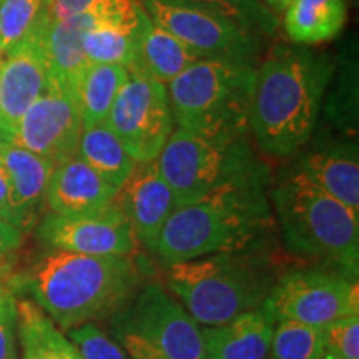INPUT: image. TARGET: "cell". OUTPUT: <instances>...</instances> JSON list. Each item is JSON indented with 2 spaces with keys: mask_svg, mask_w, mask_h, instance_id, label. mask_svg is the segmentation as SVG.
<instances>
[{
  "mask_svg": "<svg viewBox=\"0 0 359 359\" xmlns=\"http://www.w3.org/2000/svg\"><path fill=\"white\" fill-rule=\"evenodd\" d=\"M333 65L306 47H280L255 70L248 130L259 150L275 158L298 154L311 138Z\"/></svg>",
  "mask_w": 359,
  "mask_h": 359,
  "instance_id": "1",
  "label": "cell"
},
{
  "mask_svg": "<svg viewBox=\"0 0 359 359\" xmlns=\"http://www.w3.org/2000/svg\"><path fill=\"white\" fill-rule=\"evenodd\" d=\"M269 172L222 187L178 206L165 222L154 253L163 264L264 246L273 218Z\"/></svg>",
  "mask_w": 359,
  "mask_h": 359,
  "instance_id": "2",
  "label": "cell"
},
{
  "mask_svg": "<svg viewBox=\"0 0 359 359\" xmlns=\"http://www.w3.org/2000/svg\"><path fill=\"white\" fill-rule=\"evenodd\" d=\"M25 290L60 331L111 316L138 285L130 257H90L47 248L27 268Z\"/></svg>",
  "mask_w": 359,
  "mask_h": 359,
  "instance_id": "3",
  "label": "cell"
},
{
  "mask_svg": "<svg viewBox=\"0 0 359 359\" xmlns=\"http://www.w3.org/2000/svg\"><path fill=\"white\" fill-rule=\"evenodd\" d=\"M286 250L353 280L359 273V213L290 170L269 188Z\"/></svg>",
  "mask_w": 359,
  "mask_h": 359,
  "instance_id": "4",
  "label": "cell"
},
{
  "mask_svg": "<svg viewBox=\"0 0 359 359\" xmlns=\"http://www.w3.org/2000/svg\"><path fill=\"white\" fill-rule=\"evenodd\" d=\"M170 290L198 325L218 326L262 308L278 281L264 246L170 264Z\"/></svg>",
  "mask_w": 359,
  "mask_h": 359,
  "instance_id": "5",
  "label": "cell"
},
{
  "mask_svg": "<svg viewBox=\"0 0 359 359\" xmlns=\"http://www.w3.org/2000/svg\"><path fill=\"white\" fill-rule=\"evenodd\" d=\"M255 67L201 58L168 83L170 107L180 128L210 138L248 133Z\"/></svg>",
  "mask_w": 359,
  "mask_h": 359,
  "instance_id": "6",
  "label": "cell"
},
{
  "mask_svg": "<svg viewBox=\"0 0 359 359\" xmlns=\"http://www.w3.org/2000/svg\"><path fill=\"white\" fill-rule=\"evenodd\" d=\"M158 167L177 208L222 187L268 173L266 165L255 155L248 135L210 138L180 127L165 143Z\"/></svg>",
  "mask_w": 359,
  "mask_h": 359,
  "instance_id": "7",
  "label": "cell"
},
{
  "mask_svg": "<svg viewBox=\"0 0 359 359\" xmlns=\"http://www.w3.org/2000/svg\"><path fill=\"white\" fill-rule=\"evenodd\" d=\"M110 330L128 359H206L201 326L156 283L111 314Z\"/></svg>",
  "mask_w": 359,
  "mask_h": 359,
  "instance_id": "8",
  "label": "cell"
},
{
  "mask_svg": "<svg viewBox=\"0 0 359 359\" xmlns=\"http://www.w3.org/2000/svg\"><path fill=\"white\" fill-rule=\"evenodd\" d=\"M128 75L116 93L107 125L135 161H154L173 132L167 83L127 65Z\"/></svg>",
  "mask_w": 359,
  "mask_h": 359,
  "instance_id": "9",
  "label": "cell"
},
{
  "mask_svg": "<svg viewBox=\"0 0 359 359\" xmlns=\"http://www.w3.org/2000/svg\"><path fill=\"white\" fill-rule=\"evenodd\" d=\"M263 308L276 321L323 327L359 314L358 280L330 268L294 269L278 278Z\"/></svg>",
  "mask_w": 359,
  "mask_h": 359,
  "instance_id": "10",
  "label": "cell"
},
{
  "mask_svg": "<svg viewBox=\"0 0 359 359\" xmlns=\"http://www.w3.org/2000/svg\"><path fill=\"white\" fill-rule=\"evenodd\" d=\"M150 20L185 42L200 58L253 65L258 35L191 0H143Z\"/></svg>",
  "mask_w": 359,
  "mask_h": 359,
  "instance_id": "11",
  "label": "cell"
},
{
  "mask_svg": "<svg viewBox=\"0 0 359 359\" xmlns=\"http://www.w3.org/2000/svg\"><path fill=\"white\" fill-rule=\"evenodd\" d=\"M79 93L48 80L47 88L22 115L12 145H17L53 165L77 155L82 135Z\"/></svg>",
  "mask_w": 359,
  "mask_h": 359,
  "instance_id": "12",
  "label": "cell"
},
{
  "mask_svg": "<svg viewBox=\"0 0 359 359\" xmlns=\"http://www.w3.org/2000/svg\"><path fill=\"white\" fill-rule=\"evenodd\" d=\"M37 238L50 250L90 257H130L137 246L128 219L115 203L93 215L47 213L37 223Z\"/></svg>",
  "mask_w": 359,
  "mask_h": 359,
  "instance_id": "13",
  "label": "cell"
},
{
  "mask_svg": "<svg viewBox=\"0 0 359 359\" xmlns=\"http://www.w3.org/2000/svg\"><path fill=\"white\" fill-rule=\"evenodd\" d=\"M48 85V70L35 22L30 32L11 48L0 65V122L4 143H12L22 115Z\"/></svg>",
  "mask_w": 359,
  "mask_h": 359,
  "instance_id": "14",
  "label": "cell"
},
{
  "mask_svg": "<svg viewBox=\"0 0 359 359\" xmlns=\"http://www.w3.org/2000/svg\"><path fill=\"white\" fill-rule=\"evenodd\" d=\"M114 203L128 219L137 241L154 251L161 228L177 208L173 193L160 173L158 158L137 161Z\"/></svg>",
  "mask_w": 359,
  "mask_h": 359,
  "instance_id": "15",
  "label": "cell"
},
{
  "mask_svg": "<svg viewBox=\"0 0 359 359\" xmlns=\"http://www.w3.org/2000/svg\"><path fill=\"white\" fill-rule=\"evenodd\" d=\"M0 161L7 170L11 223L22 233L39 223L48 180L55 168L52 161L12 143H0Z\"/></svg>",
  "mask_w": 359,
  "mask_h": 359,
  "instance_id": "16",
  "label": "cell"
},
{
  "mask_svg": "<svg viewBox=\"0 0 359 359\" xmlns=\"http://www.w3.org/2000/svg\"><path fill=\"white\" fill-rule=\"evenodd\" d=\"M118 190L103 180L79 155L58 163L48 180L45 203L62 217L93 215L114 205Z\"/></svg>",
  "mask_w": 359,
  "mask_h": 359,
  "instance_id": "17",
  "label": "cell"
},
{
  "mask_svg": "<svg viewBox=\"0 0 359 359\" xmlns=\"http://www.w3.org/2000/svg\"><path fill=\"white\" fill-rule=\"evenodd\" d=\"M294 170L333 198L359 213V155L353 142H333L309 148L296 160Z\"/></svg>",
  "mask_w": 359,
  "mask_h": 359,
  "instance_id": "18",
  "label": "cell"
},
{
  "mask_svg": "<svg viewBox=\"0 0 359 359\" xmlns=\"http://www.w3.org/2000/svg\"><path fill=\"white\" fill-rule=\"evenodd\" d=\"M276 320L263 306L201 327L206 359H269Z\"/></svg>",
  "mask_w": 359,
  "mask_h": 359,
  "instance_id": "19",
  "label": "cell"
},
{
  "mask_svg": "<svg viewBox=\"0 0 359 359\" xmlns=\"http://www.w3.org/2000/svg\"><path fill=\"white\" fill-rule=\"evenodd\" d=\"M37 25L48 80L77 92L80 80L90 65L82 43L85 32L69 20L47 19L43 12H40Z\"/></svg>",
  "mask_w": 359,
  "mask_h": 359,
  "instance_id": "20",
  "label": "cell"
},
{
  "mask_svg": "<svg viewBox=\"0 0 359 359\" xmlns=\"http://www.w3.org/2000/svg\"><path fill=\"white\" fill-rule=\"evenodd\" d=\"M15 320L20 359H83L77 346L32 299H15Z\"/></svg>",
  "mask_w": 359,
  "mask_h": 359,
  "instance_id": "21",
  "label": "cell"
},
{
  "mask_svg": "<svg viewBox=\"0 0 359 359\" xmlns=\"http://www.w3.org/2000/svg\"><path fill=\"white\" fill-rule=\"evenodd\" d=\"M201 60L185 42H182L163 27L156 25L145 13L138 35L135 65L145 70L150 77L170 83L195 62Z\"/></svg>",
  "mask_w": 359,
  "mask_h": 359,
  "instance_id": "22",
  "label": "cell"
},
{
  "mask_svg": "<svg viewBox=\"0 0 359 359\" xmlns=\"http://www.w3.org/2000/svg\"><path fill=\"white\" fill-rule=\"evenodd\" d=\"M346 17L344 0H294L286 8L283 25L293 43L318 45L334 39Z\"/></svg>",
  "mask_w": 359,
  "mask_h": 359,
  "instance_id": "23",
  "label": "cell"
},
{
  "mask_svg": "<svg viewBox=\"0 0 359 359\" xmlns=\"http://www.w3.org/2000/svg\"><path fill=\"white\" fill-rule=\"evenodd\" d=\"M77 155L115 190L123 187L137 163L107 123L82 130Z\"/></svg>",
  "mask_w": 359,
  "mask_h": 359,
  "instance_id": "24",
  "label": "cell"
},
{
  "mask_svg": "<svg viewBox=\"0 0 359 359\" xmlns=\"http://www.w3.org/2000/svg\"><path fill=\"white\" fill-rule=\"evenodd\" d=\"M127 65L90 64L79 83L83 128L107 123L116 93L127 80Z\"/></svg>",
  "mask_w": 359,
  "mask_h": 359,
  "instance_id": "25",
  "label": "cell"
},
{
  "mask_svg": "<svg viewBox=\"0 0 359 359\" xmlns=\"http://www.w3.org/2000/svg\"><path fill=\"white\" fill-rule=\"evenodd\" d=\"M143 19L140 25L132 27V29L98 27V29L85 32L82 43L90 64H133Z\"/></svg>",
  "mask_w": 359,
  "mask_h": 359,
  "instance_id": "26",
  "label": "cell"
},
{
  "mask_svg": "<svg viewBox=\"0 0 359 359\" xmlns=\"http://www.w3.org/2000/svg\"><path fill=\"white\" fill-rule=\"evenodd\" d=\"M325 356V336L320 327L291 320L276 321L269 359H323Z\"/></svg>",
  "mask_w": 359,
  "mask_h": 359,
  "instance_id": "27",
  "label": "cell"
},
{
  "mask_svg": "<svg viewBox=\"0 0 359 359\" xmlns=\"http://www.w3.org/2000/svg\"><path fill=\"white\" fill-rule=\"evenodd\" d=\"M222 13L255 35L271 37L276 32L278 19L264 0H191Z\"/></svg>",
  "mask_w": 359,
  "mask_h": 359,
  "instance_id": "28",
  "label": "cell"
},
{
  "mask_svg": "<svg viewBox=\"0 0 359 359\" xmlns=\"http://www.w3.org/2000/svg\"><path fill=\"white\" fill-rule=\"evenodd\" d=\"M45 0H0V52L15 47L30 32Z\"/></svg>",
  "mask_w": 359,
  "mask_h": 359,
  "instance_id": "29",
  "label": "cell"
},
{
  "mask_svg": "<svg viewBox=\"0 0 359 359\" xmlns=\"http://www.w3.org/2000/svg\"><path fill=\"white\" fill-rule=\"evenodd\" d=\"M65 334L77 346L83 359H128L123 348L95 323H85Z\"/></svg>",
  "mask_w": 359,
  "mask_h": 359,
  "instance_id": "30",
  "label": "cell"
},
{
  "mask_svg": "<svg viewBox=\"0 0 359 359\" xmlns=\"http://www.w3.org/2000/svg\"><path fill=\"white\" fill-rule=\"evenodd\" d=\"M85 13L92 20L93 29L98 27L132 29L140 25L145 11L133 0H92Z\"/></svg>",
  "mask_w": 359,
  "mask_h": 359,
  "instance_id": "31",
  "label": "cell"
},
{
  "mask_svg": "<svg viewBox=\"0 0 359 359\" xmlns=\"http://www.w3.org/2000/svg\"><path fill=\"white\" fill-rule=\"evenodd\" d=\"M326 354L336 359H359V314L341 318L323 327Z\"/></svg>",
  "mask_w": 359,
  "mask_h": 359,
  "instance_id": "32",
  "label": "cell"
},
{
  "mask_svg": "<svg viewBox=\"0 0 359 359\" xmlns=\"http://www.w3.org/2000/svg\"><path fill=\"white\" fill-rule=\"evenodd\" d=\"M0 359H19V341H17L15 298H8L0 304Z\"/></svg>",
  "mask_w": 359,
  "mask_h": 359,
  "instance_id": "33",
  "label": "cell"
},
{
  "mask_svg": "<svg viewBox=\"0 0 359 359\" xmlns=\"http://www.w3.org/2000/svg\"><path fill=\"white\" fill-rule=\"evenodd\" d=\"M92 0H45L42 12L50 20H67L87 11Z\"/></svg>",
  "mask_w": 359,
  "mask_h": 359,
  "instance_id": "34",
  "label": "cell"
},
{
  "mask_svg": "<svg viewBox=\"0 0 359 359\" xmlns=\"http://www.w3.org/2000/svg\"><path fill=\"white\" fill-rule=\"evenodd\" d=\"M22 241H24V233L0 217V253H11V251L19 248Z\"/></svg>",
  "mask_w": 359,
  "mask_h": 359,
  "instance_id": "35",
  "label": "cell"
},
{
  "mask_svg": "<svg viewBox=\"0 0 359 359\" xmlns=\"http://www.w3.org/2000/svg\"><path fill=\"white\" fill-rule=\"evenodd\" d=\"M8 193L11 191H8L7 170L4 167L2 161H0V217L11 223V201H8Z\"/></svg>",
  "mask_w": 359,
  "mask_h": 359,
  "instance_id": "36",
  "label": "cell"
},
{
  "mask_svg": "<svg viewBox=\"0 0 359 359\" xmlns=\"http://www.w3.org/2000/svg\"><path fill=\"white\" fill-rule=\"evenodd\" d=\"M293 2L294 0H264V4H266L271 11L276 12H286V8H288Z\"/></svg>",
  "mask_w": 359,
  "mask_h": 359,
  "instance_id": "37",
  "label": "cell"
},
{
  "mask_svg": "<svg viewBox=\"0 0 359 359\" xmlns=\"http://www.w3.org/2000/svg\"><path fill=\"white\" fill-rule=\"evenodd\" d=\"M8 296H12V293H8L7 290L2 288V285H0V304H2L6 299L8 298Z\"/></svg>",
  "mask_w": 359,
  "mask_h": 359,
  "instance_id": "38",
  "label": "cell"
},
{
  "mask_svg": "<svg viewBox=\"0 0 359 359\" xmlns=\"http://www.w3.org/2000/svg\"><path fill=\"white\" fill-rule=\"evenodd\" d=\"M0 142H4V132H2V122H0Z\"/></svg>",
  "mask_w": 359,
  "mask_h": 359,
  "instance_id": "39",
  "label": "cell"
},
{
  "mask_svg": "<svg viewBox=\"0 0 359 359\" xmlns=\"http://www.w3.org/2000/svg\"><path fill=\"white\" fill-rule=\"evenodd\" d=\"M323 359H336V358H333V356H330V354H326V356H325V358H323Z\"/></svg>",
  "mask_w": 359,
  "mask_h": 359,
  "instance_id": "40",
  "label": "cell"
},
{
  "mask_svg": "<svg viewBox=\"0 0 359 359\" xmlns=\"http://www.w3.org/2000/svg\"><path fill=\"white\" fill-rule=\"evenodd\" d=\"M2 62H4V55H2V52H0V65H2Z\"/></svg>",
  "mask_w": 359,
  "mask_h": 359,
  "instance_id": "41",
  "label": "cell"
},
{
  "mask_svg": "<svg viewBox=\"0 0 359 359\" xmlns=\"http://www.w3.org/2000/svg\"><path fill=\"white\" fill-rule=\"evenodd\" d=\"M2 258H4V255H2V253H0V262H2Z\"/></svg>",
  "mask_w": 359,
  "mask_h": 359,
  "instance_id": "42",
  "label": "cell"
},
{
  "mask_svg": "<svg viewBox=\"0 0 359 359\" xmlns=\"http://www.w3.org/2000/svg\"><path fill=\"white\" fill-rule=\"evenodd\" d=\"M0 143H2V142H0Z\"/></svg>",
  "mask_w": 359,
  "mask_h": 359,
  "instance_id": "43",
  "label": "cell"
}]
</instances>
